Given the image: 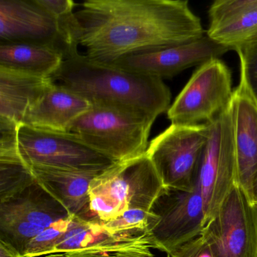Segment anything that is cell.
I'll return each mask as SVG.
<instances>
[{
    "label": "cell",
    "instance_id": "6da1fadb",
    "mask_svg": "<svg viewBox=\"0 0 257 257\" xmlns=\"http://www.w3.org/2000/svg\"><path fill=\"white\" fill-rule=\"evenodd\" d=\"M76 16L85 55L104 64L206 35L186 0H87Z\"/></svg>",
    "mask_w": 257,
    "mask_h": 257
},
{
    "label": "cell",
    "instance_id": "7a4b0ae2",
    "mask_svg": "<svg viewBox=\"0 0 257 257\" xmlns=\"http://www.w3.org/2000/svg\"><path fill=\"white\" fill-rule=\"evenodd\" d=\"M52 79L91 104L125 106L155 118L171 106V91L160 78L97 62L79 53L65 58Z\"/></svg>",
    "mask_w": 257,
    "mask_h": 257
},
{
    "label": "cell",
    "instance_id": "3957f363",
    "mask_svg": "<svg viewBox=\"0 0 257 257\" xmlns=\"http://www.w3.org/2000/svg\"><path fill=\"white\" fill-rule=\"evenodd\" d=\"M156 119L125 106L96 103L72 124L69 132L118 163L147 154L149 135Z\"/></svg>",
    "mask_w": 257,
    "mask_h": 257
},
{
    "label": "cell",
    "instance_id": "277c9868",
    "mask_svg": "<svg viewBox=\"0 0 257 257\" xmlns=\"http://www.w3.org/2000/svg\"><path fill=\"white\" fill-rule=\"evenodd\" d=\"M164 189L147 155L115 163L91 181V210L100 223L109 222L132 209L150 211Z\"/></svg>",
    "mask_w": 257,
    "mask_h": 257
},
{
    "label": "cell",
    "instance_id": "5b68a950",
    "mask_svg": "<svg viewBox=\"0 0 257 257\" xmlns=\"http://www.w3.org/2000/svg\"><path fill=\"white\" fill-rule=\"evenodd\" d=\"M50 46L64 59L78 52L79 28L76 13L58 20L37 0H0V44Z\"/></svg>",
    "mask_w": 257,
    "mask_h": 257
},
{
    "label": "cell",
    "instance_id": "8992f818",
    "mask_svg": "<svg viewBox=\"0 0 257 257\" xmlns=\"http://www.w3.org/2000/svg\"><path fill=\"white\" fill-rule=\"evenodd\" d=\"M210 135V123L171 124L149 144L147 155L164 187L191 192L197 188L201 159Z\"/></svg>",
    "mask_w": 257,
    "mask_h": 257
},
{
    "label": "cell",
    "instance_id": "52a82bcc",
    "mask_svg": "<svg viewBox=\"0 0 257 257\" xmlns=\"http://www.w3.org/2000/svg\"><path fill=\"white\" fill-rule=\"evenodd\" d=\"M231 73L219 58L200 65L167 112L171 124L210 123L231 103Z\"/></svg>",
    "mask_w": 257,
    "mask_h": 257
},
{
    "label": "cell",
    "instance_id": "ba28073f",
    "mask_svg": "<svg viewBox=\"0 0 257 257\" xmlns=\"http://www.w3.org/2000/svg\"><path fill=\"white\" fill-rule=\"evenodd\" d=\"M237 184V160L230 106L210 123L197 186L204 202L205 225Z\"/></svg>",
    "mask_w": 257,
    "mask_h": 257
},
{
    "label": "cell",
    "instance_id": "9c48e42d",
    "mask_svg": "<svg viewBox=\"0 0 257 257\" xmlns=\"http://www.w3.org/2000/svg\"><path fill=\"white\" fill-rule=\"evenodd\" d=\"M204 226V202L198 186L191 192L164 187L150 210L149 232L158 249L168 255L201 236Z\"/></svg>",
    "mask_w": 257,
    "mask_h": 257
},
{
    "label": "cell",
    "instance_id": "30bf717a",
    "mask_svg": "<svg viewBox=\"0 0 257 257\" xmlns=\"http://www.w3.org/2000/svg\"><path fill=\"white\" fill-rule=\"evenodd\" d=\"M19 147L28 165L104 171L115 164L70 132L42 130L21 124Z\"/></svg>",
    "mask_w": 257,
    "mask_h": 257
},
{
    "label": "cell",
    "instance_id": "8fae6325",
    "mask_svg": "<svg viewBox=\"0 0 257 257\" xmlns=\"http://www.w3.org/2000/svg\"><path fill=\"white\" fill-rule=\"evenodd\" d=\"M202 235L216 257H257V204L234 185Z\"/></svg>",
    "mask_w": 257,
    "mask_h": 257
},
{
    "label": "cell",
    "instance_id": "7c38bea8",
    "mask_svg": "<svg viewBox=\"0 0 257 257\" xmlns=\"http://www.w3.org/2000/svg\"><path fill=\"white\" fill-rule=\"evenodd\" d=\"M229 49L207 37L178 46L135 54L109 64L154 77H174L186 69L219 58Z\"/></svg>",
    "mask_w": 257,
    "mask_h": 257
},
{
    "label": "cell",
    "instance_id": "4fadbf2b",
    "mask_svg": "<svg viewBox=\"0 0 257 257\" xmlns=\"http://www.w3.org/2000/svg\"><path fill=\"white\" fill-rule=\"evenodd\" d=\"M240 69V82L233 91L230 103L237 184L252 201V186L257 173V100L248 85L244 70Z\"/></svg>",
    "mask_w": 257,
    "mask_h": 257
},
{
    "label": "cell",
    "instance_id": "5bb4252c",
    "mask_svg": "<svg viewBox=\"0 0 257 257\" xmlns=\"http://www.w3.org/2000/svg\"><path fill=\"white\" fill-rule=\"evenodd\" d=\"M208 18L207 37L230 51L257 43V0H217Z\"/></svg>",
    "mask_w": 257,
    "mask_h": 257
},
{
    "label": "cell",
    "instance_id": "9a60e30c",
    "mask_svg": "<svg viewBox=\"0 0 257 257\" xmlns=\"http://www.w3.org/2000/svg\"><path fill=\"white\" fill-rule=\"evenodd\" d=\"M36 182L59 201L71 216L97 221L91 210V181L103 171H80L42 165H28Z\"/></svg>",
    "mask_w": 257,
    "mask_h": 257
},
{
    "label": "cell",
    "instance_id": "2e32d148",
    "mask_svg": "<svg viewBox=\"0 0 257 257\" xmlns=\"http://www.w3.org/2000/svg\"><path fill=\"white\" fill-rule=\"evenodd\" d=\"M91 106L82 96L54 82L29 109L22 124L42 130L69 132L72 124Z\"/></svg>",
    "mask_w": 257,
    "mask_h": 257
},
{
    "label": "cell",
    "instance_id": "e0dca14e",
    "mask_svg": "<svg viewBox=\"0 0 257 257\" xmlns=\"http://www.w3.org/2000/svg\"><path fill=\"white\" fill-rule=\"evenodd\" d=\"M52 78L0 67V117L18 124L54 83Z\"/></svg>",
    "mask_w": 257,
    "mask_h": 257
},
{
    "label": "cell",
    "instance_id": "ac0fdd59",
    "mask_svg": "<svg viewBox=\"0 0 257 257\" xmlns=\"http://www.w3.org/2000/svg\"><path fill=\"white\" fill-rule=\"evenodd\" d=\"M64 61L63 54L50 46L28 43L0 44V67L4 68L52 78Z\"/></svg>",
    "mask_w": 257,
    "mask_h": 257
},
{
    "label": "cell",
    "instance_id": "d6986e66",
    "mask_svg": "<svg viewBox=\"0 0 257 257\" xmlns=\"http://www.w3.org/2000/svg\"><path fill=\"white\" fill-rule=\"evenodd\" d=\"M0 204L19 213L33 225L43 228L71 216L59 201L36 181Z\"/></svg>",
    "mask_w": 257,
    "mask_h": 257
},
{
    "label": "cell",
    "instance_id": "ffe728a7",
    "mask_svg": "<svg viewBox=\"0 0 257 257\" xmlns=\"http://www.w3.org/2000/svg\"><path fill=\"white\" fill-rule=\"evenodd\" d=\"M109 234L98 221H88L73 216L70 226L59 244L55 247L54 253L81 250L100 245L124 241L139 237L142 234Z\"/></svg>",
    "mask_w": 257,
    "mask_h": 257
},
{
    "label": "cell",
    "instance_id": "44dd1931",
    "mask_svg": "<svg viewBox=\"0 0 257 257\" xmlns=\"http://www.w3.org/2000/svg\"><path fill=\"white\" fill-rule=\"evenodd\" d=\"M158 249L150 232L124 241L100 245L81 250L50 254L45 257H159L153 252ZM171 255L167 254V256Z\"/></svg>",
    "mask_w": 257,
    "mask_h": 257
},
{
    "label": "cell",
    "instance_id": "7402d4cb",
    "mask_svg": "<svg viewBox=\"0 0 257 257\" xmlns=\"http://www.w3.org/2000/svg\"><path fill=\"white\" fill-rule=\"evenodd\" d=\"M35 181L20 153L0 156V203L16 196Z\"/></svg>",
    "mask_w": 257,
    "mask_h": 257
},
{
    "label": "cell",
    "instance_id": "603a6c76",
    "mask_svg": "<svg viewBox=\"0 0 257 257\" xmlns=\"http://www.w3.org/2000/svg\"><path fill=\"white\" fill-rule=\"evenodd\" d=\"M43 229L0 204V237L13 244L23 255L30 242Z\"/></svg>",
    "mask_w": 257,
    "mask_h": 257
},
{
    "label": "cell",
    "instance_id": "cb8c5ba5",
    "mask_svg": "<svg viewBox=\"0 0 257 257\" xmlns=\"http://www.w3.org/2000/svg\"><path fill=\"white\" fill-rule=\"evenodd\" d=\"M73 216L61 219L39 233L27 246L24 256L40 257L53 254L55 247L68 230Z\"/></svg>",
    "mask_w": 257,
    "mask_h": 257
},
{
    "label": "cell",
    "instance_id": "d4e9b609",
    "mask_svg": "<svg viewBox=\"0 0 257 257\" xmlns=\"http://www.w3.org/2000/svg\"><path fill=\"white\" fill-rule=\"evenodd\" d=\"M240 67L244 70L248 85L257 100V43L237 50Z\"/></svg>",
    "mask_w": 257,
    "mask_h": 257
},
{
    "label": "cell",
    "instance_id": "484cf974",
    "mask_svg": "<svg viewBox=\"0 0 257 257\" xmlns=\"http://www.w3.org/2000/svg\"><path fill=\"white\" fill-rule=\"evenodd\" d=\"M171 257H216L207 239L201 234L170 254Z\"/></svg>",
    "mask_w": 257,
    "mask_h": 257
},
{
    "label": "cell",
    "instance_id": "4316f807",
    "mask_svg": "<svg viewBox=\"0 0 257 257\" xmlns=\"http://www.w3.org/2000/svg\"><path fill=\"white\" fill-rule=\"evenodd\" d=\"M0 257H25L23 254L4 238L0 237Z\"/></svg>",
    "mask_w": 257,
    "mask_h": 257
},
{
    "label": "cell",
    "instance_id": "83f0119b",
    "mask_svg": "<svg viewBox=\"0 0 257 257\" xmlns=\"http://www.w3.org/2000/svg\"><path fill=\"white\" fill-rule=\"evenodd\" d=\"M252 201L257 204V173L254 178L253 186H252Z\"/></svg>",
    "mask_w": 257,
    "mask_h": 257
}]
</instances>
